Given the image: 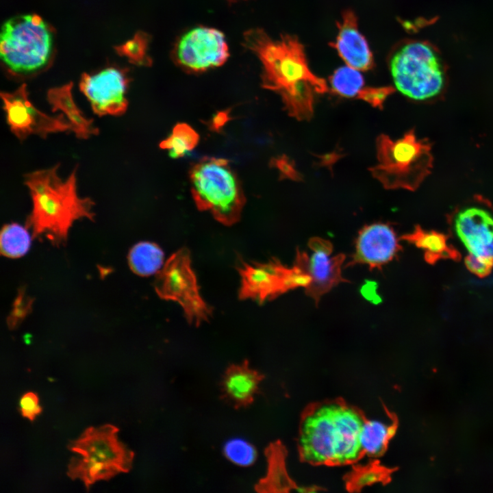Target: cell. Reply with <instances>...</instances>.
<instances>
[{"label": "cell", "instance_id": "7a4b0ae2", "mask_svg": "<svg viewBox=\"0 0 493 493\" xmlns=\"http://www.w3.org/2000/svg\"><path fill=\"white\" fill-rule=\"evenodd\" d=\"M360 413L340 402L318 404L301 419L298 439L300 455L305 462L318 465H344L362 455Z\"/></svg>", "mask_w": 493, "mask_h": 493}, {"label": "cell", "instance_id": "d6986e66", "mask_svg": "<svg viewBox=\"0 0 493 493\" xmlns=\"http://www.w3.org/2000/svg\"><path fill=\"white\" fill-rule=\"evenodd\" d=\"M393 422L383 418L364 419L359 442L362 455L377 457L382 455L395 433Z\"/></svg>", "mask_w": 493, "mask_h": 493}, {"label": "cell", "instance_id": "484cf974", "mask_svg": "<svg viewBox=\"0 0 493 493\" xmlns=\"http://www.w3.org/2000/svg\"><path fill=\"white\" fill-rule=\"evenodd\" d=\"M225 457L235 466L247 468L257 461L258 453L255 446L242 437H232L227 440L222 447Z\"/></svg>", "mask_w": 493, "mask_h": 493}, {"label": "cell", "instance_id": "3957f363", "mask_svg": "<svg viewBox=\"0 0 493 493\" xmlns=\"http://www.w3.org/2000/svg\"><path fill=\"white\" fill-rule=\"evenodd\" d=\"M58 167L34 171L25 177L33 203L27 227L34 237L45 236L54 244L66 241L75 220H92L94 216V202L77 194L76 169L63 180L58 174Z\"/></svg>", "mask_w": 493, "mask_h": 493}, {"label": "cell", "instance_id": "277c9868", "mask_svg": "<svg viewBox=\"0 0 493 493\" xmlns=\"http://www.w3.org/2000/svg\"><path fill=\"white\" fill-rule=\"evenodd\" d=\"M190 181L197 207L225 225L237 223L245 204L240 181L229 161L205 157L192 166Z\"/></svg>", "mask_w": 493, "mask_h": 493}, {"label": "cell", "instance_id": "d4e9b609", "mask_svg": "<svg viewBox=\"0 0 493 493\" xmlns=\"http://www.w3.org/2000/svg\"><path fill=\"white\" fill-rule=\"evenodd\" d=\"M30 242L27 230L18 224L6 225L1 230V252L5 257L16 258L23 256L29 250Z\"/></svg>", "mask_w": 493, "mask_h": 493}, {"label": "cell", "instance_id": "7402d4cb", "mask_svg": "<svg viewBox=\"0 0 493 493\" xmlns=\"http://www.w3.org/2000/svg\"><path fill=\"white\" fill-rule=\"evenodd\" d=\"M119 473V470L114 466L82 456L73 457L68 464L66 472L67 476L72 480H81L87 490L96 481H108Z\"/></svg>", "mask_w": 493, "mask_h": 493}, {"label": "cell", "instance_id": "e0dca14e", "mask_svg": "<svg viewBox=\"0 0 493 493\" xmlns=\"http://www.w3.org/2000/svg\"><path fill=\"white\" fill-rule=\"evenodd\" d=\"M338 34L332 44L347 66L366 71L373 66L372 54L358 29L357 17L351 10L344 12L338 23Z\"/></svg>", "mask_w": 493, "mask_h": 493}, {"label": "cell", "instance_id": "d6a6232c", "mask_svg": "<svg viewBox=\"0 0 493 493\" xmlns=\"http://www.w3.org/2000/svg\"><path fill=\"white\" fill-rule=\"evenodd\" d=\"M465 264L472 273L479 277L487 276L493 268L492 266L469 255L465 257Z\"/></svg>", "mask_w": 493, "mask_h": 493}, {"label": "cell", "instance_id": "30bf717a", "mask_svg": "<svg viewBox=\"0 0 493 493\" xmlns=\"http://www.w3.org/2000/svg\"><path fill=\"white\" fill-rule=\"evenodd\" d=\"M6 120L15 136L23 140L31 134L45 138L55 132L71 131L72 127L65 116L48 115L30 101L26 85L12 92L1 94Z\"/></svg>", "mask_w": 493, "mask_h": 493}, {"label": "cell", "instance_id": "cb8c5ba5", "mask_svg": "<svg viewBox=\"0 0 493 493\" xmlns=\"http://www.w3.org/2000/svg\"><path fill=\"white\" fill-rule=\"evenodd\" d=\"M199 135L190 125L186 123L176 125L171 134L163 141L160 147L168 151L173 158L183 157L195 148L199 142Z\"/></svg>", "mask_w": 493, "mask_h": 493}, {"label": "cell", "instance_id": "83f0119b", "mask_svg": "<svg viewBox=\"0 0 493 493\" xmlns=\"http://www.w3.org/2000/svg\"><path fill=\"white\" fill-rule=\"evenodd\" d=\"M32 299L21 290L16 298L13 308L8 318V325L10 329L16 327L31 310Z\"/></svg>", "mask_w": 493, "mask_h": 493}, {"label": "cell", "instance_id": "9c48e42d", "mask_svg": "<svg viewBox=\"0 0 493 493\" xmlns=\"http://www.w3.org/2000/svg\"><path fill=\"white\" fill-rule=\"evenodd\" d=\"M449 223L467 255L493 267V205L476 196L455 209Z\"/></svg>", "mask_w": 493, "mask_h": 493}, {"label": "cell", "instance_id": "ac0fdd59", "mask_svg": "<svg viewBox=\"0 0 493 493\" xmlns=\"http://www.w3.org/2000/svg\"><path fill=\"white\" fill-rule=\"evenodd\" d=\"M47 99L53 112L60 111L72 127L77 138H88L98 134L92 120L87 118L75 103L72 94V84L51 88Z\"/></svg>", "mask_w": 493, "mask_h": 493}, {"label": "cell", "instance_id": "4dcf8cb0", "mask_svg": "<svg viewBox=\"0 0 493 493\" xmlns=\"http://www.w3.org/2000/svg\"><path fill=\"white\" fill-rule=\"evenodd\" d=\"M147 49V38L142 36H137L122 47L121 51L128 57L139 64L144 63Z\"/></svg>", "mask_w": 493, "mask_h": 493}, {"label": "cell", "instance_id": "2e32d148", "mask_svg": "<svg viewBox=\"0 0 493 493\" xmlns=\"http://www.w3.org/2000/svg\"><path fill=\"white\" fill-rule=\"evenodd\" d=\"M401 250L394 229L388 225L375 223L365 226L359 232L355 252L349 265L364 264L370 268H381Z\"/></svg>", "mask_w": 493, "mask_h": 493}, {"label": "cell", "instance_id": "f1b7e54d", "mask_svg": "<svg viewBox=\"0 0 493 493\" xmlns=\"http://www.w3.org/2000/svg\"><path fill=\"white\" fill-rule=\"evenodd\" d=\"M384 477L385 472L381 468L376 466L366 467L355 472L351 484L355 489L363 488L382 481Z\"/></svg>", "mask_w": 493, "mask_h": 493}, {"label": "cell", "instance_id": "836d02e7", "mask_svg": "<svg viewBox=\"0 0 493 493\" xmlns=\"http://www.w3.org/2000/svg\"><path fill=\"white\" fill-rule=\"evenodd\" d=\"M363 290H364L362 291V292H363L364 295L368 299L373 300L374 298L377 297V296H375V291L374 286H372V285L366 286L365 287H364Z\"/></svg>", "mask_w": 493, "mask_h": 493}, {"label": "cell", "instance_id": "6da1fadb", "mask_svg": "<svg viewBox=\"0 0 493 493\" xmlns=\"http://www.w3.org/2000/svg\"><path fill=\"white\" fill-rule=\"evenodd\" d=\"M244 45L262 64L263 87L280 95L291 116L309 119L315 96L325 92L327 86L310 70L299 39L288 34L274 39L261 29H251L244 33Z\"/></svg>", "mask_w": 493, "mask_h": 493}, {"label": "cell", "instance_id": "4316f807", "mask_svg": "<svg viewBox=\"0 0 493 493\" xmlns=\"http://www.w3.org/2000/svg\"><path fill=\"white\" fill-rule=\"evenodd\" d=\"M336 92L346 97L358 96L364 88V78L359 71L346 66L338 68L330 78Z\"/></svg>", "mask_w": 493, "mask_h": 493}, {"label": "cell", "instance_id": "1f68e13d", "mask_svg": "<svg viewBox=\"0 0 493 493\" xmlns=\"http://www.w3.org/2000/svg\"><path fill=\"white\" fill-rule=\"evenodd\" d=\"M394 90L389 87L385 88H363L357 97L372 104L373 106L381 105L387 96Z\"/></svg>", "mask_w": 493, "mask_h": 493}, {"label": "cell", "instance_id": "7c38bea8", "mask_svg": "<svg viewBox=\"0 0 493 493\" xmlns=\"http://www.w3.org/2000/svg\"><path fill=\"white\" fill-rule=\"evenodd\" d=\"M118 428L111 424L90 427L71 440L67 448L80 456L111 465L126 473L131 468L134 453L118 440Z\"/></svg>", "mask_w": 493, "mask_h": 493}, {"label": "cell", "instance_id": "5b68a950", "mask_svg": "<svg viewBox=\"0 0 493 493\" xmlns=\"http://www.w3.org/2000/svg\"><path fill=\"white\" fill-rule=\"evenodd\" d=\"M53 43L51 28L40 16L34 14L16 16L2 26L1 58L12 74L30 75L48 66Z\"/></svg>", "mask_w": 493, "mask_h": 493}, {"label": "cell", "instance_id": "f546056e", "mask_svg": "<svg viewBox=\"0 0 493 493\" xmlns=\"http://www.w3.org/2000/svg\"><path fill=\"white\" fill-rule=\"evenodd\" d=\"M19 410L23 417L33 421L42 412L37 394L32 392L23 394L19 401Z\"/></svg>", "mask_w": 493, "mask_h": 493}, {"label": "cell", "instance_id": "5bb4252c", "mask_svg": "<svg viewBox=\"0 0 493 493\" xmlns=\"http://www.w3.org/2000/svg\"><path fill=\"white\" fill-rule=\"evenodd\" d=\"M309 245L312 254L297 251L295 264L305 270L312 279L306 293L316 303L321 296L341 281H345L341 275V266L344 260L342 254L331 257L332 245L318 238H312Z\"/></svg>", "mask_w": 493, "mask_h": 493}, {"label": "cell", "instance_id": "9a60e30c", "mask_svg": "<svg viewBox=\"0 0 493 493\" xmlns=\"http://www.w3.org/2000/svg\"><path fill=\"white\" fill-rule=\"evenodd\" d=\"M287 268L276 259L265 263L241 260L238 266L241 279L240 298L263 303L284 293Z\"/></svg>", "mask_w": 493, "mask_h": 493}, {"label": "cell", "instance_id": "8992f818", "mask_svg": "<svg viewBox=\"0 0 493 493\" xmlns=\"http://www.w3.org/2000/svg\"><path fill=\"white\" fill-rule=\"evenodd\" d=\"M377 150L378 163L370 171L385 188L415 190L432 168L430 144L418 139L413 131L395 141L379 136Z\"/></svg>", "mask_w": 493, "mask_h": 493}, {"label": "cell", "instance_id": "ba28073f", "mask_svg": "<svg viewBox=\"0 0 493 493\" xmlns=\"http://www.w3.org/2000/svg\"><path fill=\"white\" fill-rule=\"evenodd\" d=\"M154 287L160 298L181 305L190 323L198 325L210 318L212 310L200 294L187 249L178 250L166 260Z\"/></svg>", "mask_w": 493, "mask_h": 493}, {"label": "cell", "instance_id": "4fadbf2b", "mask_svg": "<svg viewBox=\"0 0 493 493\" xmlns=\"http://www.w3.org/2000/svg\"><path fill=\"white\" fill-rule=\"evenodd\" d=\"M127 86L125 72L115 67L105 68L94 74H84L79 84L93 111L100 116H117L126 111Z\"/></svg>", "mask_w": 493, "mask_h": 493}, {"label": "cell", "instance_id": "ffe728a7", "mask_svg": "<svg viewBox=\"0 0 493 493\" xmlns=\"http://www.w3.org/2000/svg\"><path fill=\"white\" fill-rule=\"evenodd\" d=\"M260 377L246 366L231 367L226 372L223 385L226 395L234 402L246 404L257 392Z\"/></svg>", "mask_w": 493, "mask_h": 493}, {"label": "cell", "instance_id": "603a6c76", "mask_svg": "<svg viewBox=\"0 0 493 493\" xmlns=\"http://www.w3.org/2000/svg\"><path fill=\"white\" fill-rule=\"evenodd\" d=\"M164 255L159 246L150 242H140L134 245L128 255L131 269L141 276L158 273L164 264Z\"/></svg>", "mask_w": 493, "mask_h": 493}, {"label": "cell", "instance_id": "8fae6325", "mask_svg": "<svg viewBox=\"0 0 493 493\" xmlns=\"http://www.w3.org/2000/svg\"><path fill=\"white\" fill-rule=\"evenodd\" d=\"M229 56L223 33L207 27L192 29L181 36L175 48L176 62L185 70L193 73L220 66Z\"/></svg>", "mask_w": 493, "mask_h": 493}, {"label": "cell", "instance_id": "52a82bcc", "mask_svg": "<svg viewBox=\"0 0 493 493\" xmlns=\"http://www.w3.org/2000/svg\"><path fill=\"white\" fill-rule=\"evenodd\" d=\"M390 69L396 88L409 99L431 100L444 91L442 62L427 42L414 40L401 45L390 56Z\"/></svg>", "mask_w": 493, "mask_h": 493}, {"label": "cell", "instance_id": "44dd1931", "mask_svg": "<svg viewBox=\"0 0 493 493\" xmlns=\"http://www.w3.org/2000/svg\"><path fill=\"white\" fill-rule=\"evenodd\" d=\"M403 238L421 249L429 263H435L444 258L455 260L459 257L457 251L449 244L448 238L435 231L424 230L416 227L412 233L403 236Z\"/></svg>", "mask_w": 493, "mask_h": 493}]
</instances>
